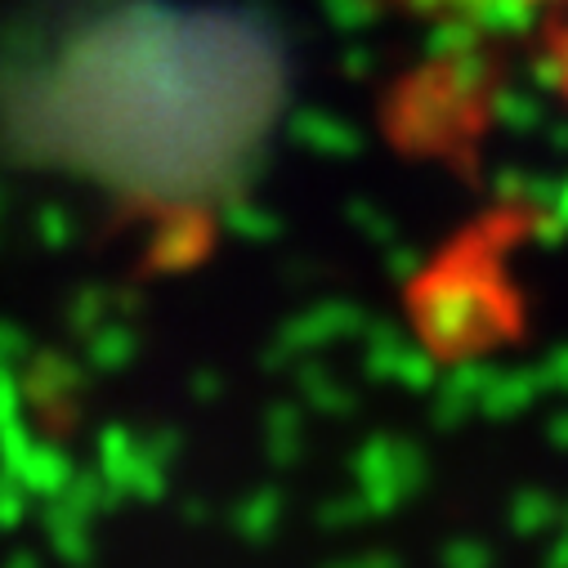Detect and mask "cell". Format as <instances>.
<instances>
[{"label": "cell", "mask_w": 568, "mask_h": 568, "mask_svg": "<svg viewBox=\"0 0 568 568\" xmlns=\"http://www.w3.org/2000/svg\"><path fill=\"white\" fill-rule=\"evenodd\" d=\"M85 385H90L85 358H72L63 349H41L28 358L23 389H28V403H37V407H63L77 394H85Z\"/></svg>", "instance_id": "obj_3"}, {"label": "cell", "mask_w": 568, "mask_h": 568, "mask_svg": "<svg viewBox=\"0 0 568 568\" xmlns=\"http://www.w3.org/2000/svg\"><path fill=\"white\" fill-rule=\"evenodd\" d=\"M59 497H63L72 510L90 515V519H99V515L116 510L121 501H130V497H125V493H121V488H116V484H112V479H108L99 466H94V470H77V479H72V484H68Z\"/></svg>", "instance_id": "obj_8"}, {"label": "cell", "mask_w": 568, "mask_h": 568, "mask_svg": "<svg viewBox=\"0 0 568 568\" xmlns=\"http://www.w3.org/2000/svg\"><path fill=\"white\" fill-rule=\"evenodd\" d=\"M108 318H121V296H112V292H103V287H85V292H77L72 305H68V332H77L81 341H85L94 327H103Z\"/></svg>", "instance_id": "obj_10"}, {"label": "cell", "mask_w": 568, "mask_h": 568, "mask_svg": "<svg viewBox=\"0 0 568 568\" xmlns=\"http://www.w3.org/2000/svg\"><path fill=\"white\" fill-rule=\"evenodd\" d=\"M94 466L125 493V497H134V501H162L166 493H171V470L166 466H158L153 457H149V448H144V435H134L130 425H103L99 430V444H94Z\"/></svg>", "instance_id": "obj_2"}, {"label": "cell", "mask_w": 568, "mask_h": 568, "mask_svg": "<svg viewBox=\"0 0 568 568\" xmlns=\"http://www.w3.org/2000/svg\"><path fill=\"white\" fill-rule=\"evenodd\" d=\"M23 407H28V389H23L19 367H0V430L14 420H28Z\"/></svg>", "instance_id": "obj_14"}, {"label": "cell", "mask_w": 568, "mask_h": 568, "mask_svg": "<svg viewBox=\"0 0 568 568\" xmlns=\"http://www.w3.org/2000/svg\"><path fill=\"white\" fill-rule=\"evenodd\" d=\"M264 453L273 466H292L301 457V412L292 403H273L264 412Z\"/></svg>", "instance_id": "obj_9"}, {"label": "cell", "mask_w": 568, "mask_h": 568, "mask_svg": "<svg viewBox=\"0 0 568 568\" xmlns=\"http://www.w3.org/2000/svg\"><path fill=\"white\" fill-rule=\"evenodd\" d=\"M10 475H19V484H23L37 501H50V497H59V493L77 479V462H72V453H68L63 444L37 439V444L28 448V457H23Z\"/></svg>", "instance_id": "obj_5"}, {"label": "cell", "mask_w": 568, "mask_h": 568, "mask_svg": "<svg viewBox=\"0 0 568 568\" xmlns=\"http://www.w3.org/2000/svg\"><path fill=\"white\" fill-rule=\"evenodd\" d=\"M85 367L99 372V376H112V372H125L134 358H139V332L125 323V318H108L103 327H94L85 336Z\"/></svg>", "instance_id": "obj_6"}, {"label": "cell", "mask_w": 568, "mask_h": 568, "mask_svg": "<svg viewBox=\"0 0 568 568\" xmlns=\"http://www.w3.org/2000/svg\"><path fill=\"white\" fill-rule=\"evenodd\" d=\"M68 233H72V220H68L59 206H50V211L41 215V237H45V246H68Z\"/></svg>", "instance_id": "obj_18"}, {"label": "cell", "mask_w": 568, "mask_h": 568, "mask_svg": "<svg viewBox=\"0 0 568 568\" xmlns=\"http://www.w3.org/2000/svg\"><path fill=\"white\" fill-rule=\"evenodd\" d=\"M206 515H211L206 501H189V506H184V519H189V524H206Z\"/></svg>", "instance_id": "obj_19"}, {"label": "cell", "mask_w": 568, "mask_h": 568, "mask_svg": "<svg viewBox=\"0 0 568 568\" xmlns=\"http://www.w3.org/2000/svg\"><path fill=\"white\" fill-rule=\"evenodd\" d=\"M197 255H202V229H193L189 220H180V224H171V229L158 237L153 264L166 268V273H175V268L197 264Z\"/></svg>", "instance_id": "obj_11"}, {"label": "cell", "mask_w": 568, "mask_h": 568, "mask_svg": "<svg viewBox=\"0 0 568 568\" xmlns=\"http://www.w3.org/2000/svg\"><path fill=\"white\" fill-rule=\"evenodd\" d=\"M32 354H37L32 336H28L19 323H6V318H0V367H23Z\"/></svg>", "instance_id": "obj_15"}, {"label": "cell", "mask_w": 568, "mask_h": 568, "mask_svg": "<svg viewBox=\"0 0 568 568\" xmlns=\"http://www.w3.org/2000/svg\"><path fill=\"white\" fill-rule=\"evenodd\" d=\"M407 14L439 23V28H466V32H559L568 28V0H394Z\"/></svg>", "instance_id": "obj_1"}, {"label": "cell", "mask_w": 568, "mask_h": 568, "mask_svg": "<svg viewBox=\"0 0 568 568\" xmlns=\"http://www.w3.org/2000/svg\"><path fill=\"white\" fill-rule=\"evenodd\" d=\"M90 515L72 510L63 497H50L45 510H41V528H45V541L54 546V555L68 564V568H85L94 564V532H90Z\"/></svg>", "instance_id": "obj_4"}, {"label": "cell", "mask_w": 568, "mask_h": 568, "mask_svg": "<svg viewBox=\"0 0 568 568\" xmlns=\"http://www.w3.org/2000/svg\"><path fill=\"white\" fill-rule=\"evenodd\" d=\"M6 568H41V559H37V555H28V550H23V555H14V559H10V564H6Z\"/></svg>", "instance_id": "obj_20"}, {"label": "cell", "mask_w": 568, "mask_h": 568, "mask_svg": "<svg viewBox=\"0 0 568 568\" xmlns=\"http://www.w3.org/2000/svg\"><path fill=\"white\" fill-rule=\"evenodd\" d=\"M277 519H282V493L277 488H255L233 506V532L251 546H264L277 532Z\"/></svg>", "instance_id": "obj_7"}, {"label": "cell", "mask_w": 568, "mask_h": 568, "mask_svg": "<svg viewBox=\"0 0 568 568\" xmlns=\"http://www.w3.org/2000/svg\"><path fill=\"white\" fill-rule=\"evenodd\" d=\"M144 448H149V457H153L158 466L175 470V462L184 457V435L175 430V425H162V430H149V435H144Z\"/></svg>", "instance_id": "obj_16"}, {"label": "cell", "mask_w": 568, "mask_h": 568, "mask_svg": "<svg viewBox=\"0 0 568 568\" xmlns=\"http://www.w3.org/2000/svg\"><path fill=\"white\" fill-rule=\"evenodd\" d=\"M224 224H229L233 233L251 237V242H264V237L273 233V220H268L260 206H251V202H229V206H224Z\"/></svg>", "instance_id": "obj_13"}, {"label": "cell", "mask_w": 568, "mask_h": 568, "mask_svg": "<svg viewBox=\"0 0 568 568\" xmlns=\"http://www.w3.org/2000/svg\"><path fill=\"white\" fill-rule=\"evenodd\" d=\"M189 394H193L197 403H220V398H224V376H220L215 367H202V372L189 376Z\"/></svg>", "instance_id": "obj_17"}, {"label": "cell", "mask_w": 568, "mask_h": 568, "mask_svg": "<svg viewBox=\"0 0 568 568\" xmlns=\"http://www.w3.org/2000/svg\"><path fill=\"white\" fill-rule=\"evenodd\" d=\"M28 506H32V493L19 484V475L0 470V532H14L28 519Z\"/></svg>", "instance_id": "obj_12"}]
</instances>
